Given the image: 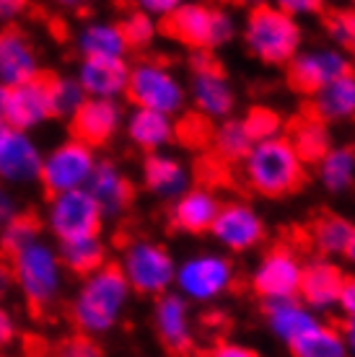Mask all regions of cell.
I'll list each match as a JSON object with an SVG mask.
<instances>
[{"label": "cell", "mask_w": 355, "mask_h": 357, "mask_svg": "<svg viewBox=\"0 0 355 357\" xmlns=\"http://www.w3.org/2000/svg\"><path fill=\"white\" fill-rule=\"evenodd\" d=\"M127 287L130 285H127L122 264L107 261V264L83 285L78 298L71 301L60 313L75 326V329L83 331V334L109 329V326L115 324L117 313H119V305L124 303Z\"/></svg>", "instance_id": "cell-1"}, {"label": "cell", "mask_w": 355, "mask_h": 357, "mask_svg": "<svg viewBox=\"0 0 355 357\" xmlns=\"http://www.w3.org/2000/svg\"><path fill=\"white\" fill-rule=\"evenodd\" d=\"M247 178L259 195L285 197L303 187L306 174H303V163L291 151V145L283 137H273L249 151Z\"/></svg>", "instance_id": "cell-2"}, {"label": "cell", "mask_w": 355, "mask_h": 357, "mask_svg": "<svg viewBox=\"0 0 355 357\" xmlns=\"http://www.w3.org/2000/svg\"><path fill=\"white\" fill-rule=\"evenodd\" d=\"M55 70H36L29 81L6 86L3 96V125L10 132H24L42 119H55V91L60 86Z\"/></svg>", "instance_id": "cell-3"}, {"label": "cell", "mask_w": 355, "mask_h": 357, "mask_svg": "<svg viewBox=\"0 0 355 357\" xmlns=\"http://www.w3.org/2000/svg\"><path fill=\"white\" fill-rule=\"evenodd\" d=\"M13 280L24 290L29 316L39 324H52L60 313L57 303H55L57 275H55L52 254L42 246L27 249L13 264Z\"/></svg>", "instance_id": "cell-4"}, {"label": "cell", "mask_w": 355, "mask_h": 357, "mask_svg": "<svg viewBox=\"0 0 355 357\" xmlns=\"http://www.w3.org/2000/svg\"><path fill=\"white\" fill-rule=\"evenodd\" d=\"M301 31L294 18L280 8L259 6L249 13L247 24V45L265 63H285L298 50Z\"/></svg>", "instance_id": "cell-5"}, {"label": "cell", "mask_w": 355, "mask_h": 357, "mask_svg": "<svg viewBox=\"0 0 355 357\" xmlns=\"http://www.w3.org/2000/svg\"><path fill=\"white\" fill-rule=\"evenodd\" d=\"M161 34L192 50H208L231 36V18L205 6H177L161 18Z\"/></svg>", "instance_id": "cell-6"}, {"label": "cell", "mask_w": 355, "mask_h": 357, "mask_svg": "<svg viewBox=\"0 0 355 357\" xmlns=\"http://www.w3.org/2000/svg\"><path fill=\"white\" fill-rule=\"evenodd\" d=\"M91 171H94V155L89 148L73 143V140L65 143L39 166L36 178L42 187V197L55 205L60 197L71 195L83 181H89Z\"/></svg>", "instance_id": "cell-7"}, {"label": "cell", "mask_w": 355, "mask_h": 357, "mask_svg": "<svg viewBox=\"0 0 355 357\" xmlns=\"http://www.w3.org/2000/svg\"><path fill=\"white\" fill-rule=\"evenodd\" d=\"M124 96L143 112H159L164 116L182 107V89L159 60L140 63L127 75Z\"/></svg>", "instance_id": "cell-8"}, {"label": "cell", "mask_w": 355, "mask_h": 357, "mask_svg": "<svg viewBox=\"0 0 355 357\" xmlns=\"http://www.w3.org/2000/svg\"><path fill=\"white\" fill-rule=\"evenodd\" d=\"M101 207L96 199L75 189L71 195L60 197L52 207V231L60 238V243H78V241H94L101 233Z\"/></svg>", "instance_id": "cell-9"}, {"label": "cell", "mask_w": 355, "mask_h": 357, "mask_svg": "<svg viewBox=\"0 0 355 357\" xmlns=\"http://www.w3.org/2000/svg\"><path fill=\"white\" fill-rule=\"evenodd\" d=\"M124 277L127 285L135 287L140 295H159L174 277V264L166 249L156 243H133L124 261Z\"/></svg>", "instance_id": "cell-10"}, {"label": "cell", "mask_w": 355, "mask_h": 357, "mask_svg": "<svg viewBox=\"0 0 355 357\" xmlns=\"http://www.w3.org/2000/svg\"><path fill=\"white\" fill-rule=\"evenodd\" d=\"M119 122V109L109 98H83L71 114L68 132L73 143L83 148H104Z\"/></svg>", "instance_id": "cell-11"}, {"label": "cell", "mask_w": 355, "mask_h": 357, "mask_svg": "<svg viewBox=\"0 0 355 357\" xmlns=\"http://www.w3.org/2000/svg\"><path fill=\"white\" fill-rule=\"evenodd\" d=\"M347 75H355L353 65L347 63L342 54L338 52H311L301 54L291 63V70H288V83L291 89H296L298 93H319L324 86H329L338 78H347Z\"/></svg>", "instance_id": "cell-12"}, {"label": "cell", "mask_w": 355, "mask_h": 357, "mask_svg": "<svg viewBox=\"0 0 355 357\" xmlns=\"http://www.w3.org/2000/svg\"><path fill=\"white\" fill-rule=\"evenodd\" d=\"M301 267L291 246H275L259 264L254 275V290L267 301H291L298 293Z\"/></svg>", "instance_id": "cell-13"}, {"label": "cell", "mask_w": 355, "mask_h": 357, "mask_svg": "<svg viewBox=\"0 0 355 357\" xmlns=\"http://www.w3.org/2000/svg\"><path fill=\"white\" fill-rule=\"evenodd\" d=\"M36 73L34 45L18 24L0 29V81L3 86H16L29 81Z\"/></svg>", "instance_id": "cell-14"}, {"label": "cell", "mask_w": 355, "mask_h": 357, "mask_svg": "<svg viewBox=\"0 0 355 357\" xmlns=\"http://www.w3.org/2000/svg\"><path fill=\"white\" fill-rule=\"evenodd\" d=\"M156 331L169 357H195V344L187 324V308L177 295H161L156 303Z\"/></svg>", "instance_id": "cell-15"}, {"label": "cell", "mask_w": 355, "mask_h": 357, "mask_svg": "<svg viewBox=\"0 0 355 357\" xmlns=\"http://www.w3.org/2000/svg\"><path fill=\"white\" fill-rule=\"evenodd\" d=\"M210 231L233 251L252 249L265 236L262 220L254 215V210H249L247 205H239V202L218 207V215H215Z\"/></svg>", "instance_id": "cell-16"}, {"label": "cell", "mask_w": 355, "mask_h": 357, "mask_svg": "<svg viewBox=\"0 0 355 357\" xmlns=\"http://www.w3.org/2000/svg\"><path fill=\"white\" fill-rule=\"evenodd\" d=\"M233 269L231 264L221 257H200L184 264V269L179 272V285L184 287L192 298L208 301L221 295L223 290L231 287Z\"/></svg>", "instance_id": "cell-17"}, {"label": "cell", "mask_w": 355, "mask_h": 357, "mask_svg": "<svg viewBox=\"0 0 355 357\" xmlns=\"http://www.w3.org/2000/svg\"><path fill=\"white\" fill-rule=\"evenodd\" d=\"M285 143L291 145V151L296 153V158H298L301 163L303 161L317 163L329 153L327 127H324V122H321L319 116L314 114L309 107L303 109L296 119H291Z\"/></svg>", "instance_id": "cell-18"}, {"label": "cell", "mask_w": 355, "mask_h": 357, "mask_svg": "<svg viewBox=\"0 0 355 357\" xmlns=\"http://www.w3.org/2000/svg\"><path fill=\"white\" fill-rule=\"evenodd\" d=\"M89 195L96 199L101 213H124L133 205L135 187L130 184V178H124L112 163H101L91 171Z\"/></svg>", "instance_id": "cell-19"}, {"label": "cell", "mask_w": 355, "mask_h": 357, "mask_svg": "<svg viewBox=\"0 0 355 357\" xmlns=\"http://www.w3.org/2000/svg\"><path fill=\"white\" fill-rule=\"evenodd\" d=\"M127 65L122 57H86L80 68V89L94 96L109 98L127 86Z\"/></svg>", "instance_id": "cell-20"}, {"label": "cell", "mask_w": 355, "mask_h": 357, "mask_svg": "<svg viewBox=\"0 0 355 357\" xmlns=\"http://www.w3.org/2000/svg\"><path fill=\"white\" fill-rule=\"evenodd\" d=\"M42 228H45V220H42V215L36 213L34 207H27V210L13 215L6 223V228H3V236H0V261L13 267L18 257L34 246Z\"/></svg>", "instance_id": "cell-21"}, {"label": "cell", "mask_w": 355, "mask_h": 357, "mask_svg": "<svg viewBox=\"0 0 355 357\" xmlns=\"http://www.w3.org/2000/svg\"><path fill=\"white\" fill-rule=\"evenodd\" d=\"M342 282H345V277L338 267H332L327 261H314L306 269H301L298 290H301L306 303L324 308V305H332L340 301Z\"/></svg>", "instance_id": "cell-22"}, {"label": "cell", "mask_w": 355, "mask_h": 357, "mask_svg": "<svg viewBox=\"0 0 355 357\" xmlns=\"http://www.w3.org/2000/svg\"><path fill=\"white\" fill-rule=\"evenodd\" d=\"M215 215H218L215 197L210 192H205V189H195V192H187L174 205V210H171V225L177 231L203 233L213 228Z\"/></svg>", "instance_id": "cell-23"}, {"label": "cell", "mask_w": 355, "mask_h": 357, "mask_svg": "<svg viewBox=\"0 0 355 357\" xmlns=\"http://www.w3.org/2000/svg\"><path fill=\"white\" fill-rule=\"evenodd\" d=\"M306 107L319 116L321 122L355 116V75L338 78V81H332L329 86H324Z\"/></svg>", "instance_id": "cell-24"}, {"label": "cell", "mask_w": 355, "mask_h": 357, "mask_svg": "<svg viewBox=\"0 0 355 357\" xmlns=\"http://www.w3.org/2000/svg\"><path fill=\"white\" fill-rule=\"evenodd\" d=\"M195 101L197 107L203 109V114L210 119V116H226L233 107V93L226 83V75H223V68L218 70H208V73H195Z\"/></svg>", "instance_id": "cell-25"}, {"label": "cell", "mask_w": 355, "mask_h": 357, "mask_svg": "<svg viewBox=\"0 0 355 357\" xmlns=\"http://www.w3.org/2000/svg\"><path fill=\"white\" fill-rule=\"evenodd\" d=\"M350 236H353V225L345 218L335 213H319L311 220L306 241H311V246L319 249L321 254H345Z\"/></svg>", "instance_id": "cell-26"}, {"label": "cell", "mask_w": 355, "mask_h": 357, "mask_svg": "<svg viewBox=\"0 0 355 357\" xmlns=\"http://www.w3.org/2000/svg\"><path fill=\"white\" fill-rule=\"evenodd\" d=\"M39 155L21 132H10L0 148V176L31 178L39 174Z\"/></svg>", "instance_id": "cell-27"}, {"label": "cell", "mask_w": 355, "mask_h": 357, "mask_svg": "<svg viewBox=\"0 0 355 357\" xmlns=\"http://www.w3.org/2000/svg\"><path fill=\"white\" fill-rule=\"evenodd\" d=\"M296 357H345V342L342 334L332 326L311 324L309 329H303L298 337L288 342Z\"/></svg>", "instance_id": "cell-28"}, {"label": "cell", "mask_w": 355, "mask_h": 357, "mask_svg": "<svg viewBox=\"0 0 355 357\" xmlns=\"http://www.w3.org/2000/svg\"><path fill=\"white\" fill-rule=\"evenodd\" d=\"M60 264L73 277H94L99 269L107 264V249L104 243L94 241H78V243H60Z\"/></svg>", "instance_id": "cell-29"}, {"label": "cell", "mask_w": 355, "mask_h": 357, "mask_svg": "<svg viewBox=\"0 0 355 357\" xmlns=\"http://www.w3.org/2000/svg\"><path fill=\"white\" fill-rule=\"evenodd\" d=\"M143 176H145V187L159 192V195H174L187 184V174L177 161L164 158V155H151L145 158L143 166Z\"/></svg>", "instance_id": "cell-30"}, {"label": "cell", "mask_w": 355, "mask_h": 357, "mask_svg": "<svg viewBox=\"0 0 355 357\" xmlns=\"http://www.w3.org/2000/svg\"><path fill=\"white\" fill-rule=\"evenodd\" d=\"M267 319H270V326L275 329L277 337H283L285 342H291L303 329H309L311 324H317L306 313V308H301L294 301H273L267 305Z\"/></svg>", "instance_id": "cell-31"}, {"label": "cell", "mask_w": 355, "mask_h": 357, "mask_svg": "<svg viewBox=\"0 0 355 357\" xmlns=\"http://www.w3.org/2000/svg\"><path fill=\"white\" fill-rule=\"evenodd\" d=\"M252 148H254V143L249 140L241 122H226L223 127H218L213 132V143H210V153L218 155L221 161H226L229 166L247 158Z\"/></svg>", "instance_id": "cell-32"}, {"label": "cell", "mask_w": 355, "mask_h": 357, "mask_svg": "<svg viewBox=\"0 0 355 357\" xmlns=\"http://www.w3.org/2000/svg\"><path fill=\"white\" fill-rule=\"evenodd\" d=\"M130 137L135 143L145 148V151H153L159 145L169 143L171 140V122L169 116L159 114V112H138L130 122Z\"/></svg>", "instance_id": "cell-33"}, {"label": "cell", "mask_w": 355, "mask_h": 357, "mask_svg": "<svg viewBox=\"0 0 355 357\" xmlns=\"http://www.w3.org/2000/svg\"><path fill=\"white\" fill-rule=\"evenodd\" d=\"M355 176V148H338L321 158V178L332 192L350 187Z\"/></svg>", "instance_id": "cell-34"}, {"label": "cell", "mask_w": 355, "mask_h": 357, "mask_svg": "<svg viewBox=\"0 0 355 357\" xmlns=\"http://www.w3.org/2000/svg\"><path fill=\"white\" fill-rule=\"evenodd\" d=\"M213 125L205 114H187L177 122V127H171V135H177V140L184 148H192V151H203V148H210L213 143Z\"/></svg>", "instance_id": "cell-35"}, {"label": "cell", "mask_w": 355, "mask_h": 357, "mask_svg": "<svg viewBox=\"0 0 355 357\" xmlns=\"http://www.w3.org/2000/svg\"><path fill=\"white\" fill-rule=\"evenodd\" d=\"M83 52L86 57H119L124 45L115 26H94L83 34Z\"/></svg>", "instance_id": "cell-36"}, {"label": "cell", "mask_w": 355, "mask_h": 357, "mask_svg": "<svg viewBox=\"0 0 355 357\" xmlns=\"http://www.w3.org/2000/svg\"><path fill=\"white\" fill-rule=\"evenodd\" d=\"M115 29L119 39H122L124 50H140V47H145L153 39L151 18H148V13H140V10H135L127 18H122L119 24H115Z\"/></svg>", "instance_id": "cell-37"}, {"label": "cell", "mask_w": 355, "mask_h": 357, "mask_svg": "<svg viewBox=\"0 0 355 357\" xmlns=\"http://www.w3.org/2000/svg\"><path fill=\"white\" fill-rule=\"evenodd\" d=\"M244 130H247L249 140L257 145V143H265V140H273L280 130V116L273 112V109H265V107H254L244 116Z\"/></svg>", "instance_id": "cell-38"}, {"label": "cell", "mask_w": 355, "mask_h": 357, "mask_svg": "<svg viewBox=\"0 0 355 357\" xmlns=\"http://www.w3.org/2000/svg\"><path fill=\"white\" fill-rule=\"evenodd\" d=\"M52 357H104V349L91 334L73 331L52 344Z\"/></svg>", "instance_id": "cell-39"}, {"label": "cell", "mask_w": 355, "mask_h": 357, "mask_svg": "<svg viewBox=\"0 0 355 357\" xmlns=\"http://www.w3.org/2000/svg\"><path fill=\"white\" fill-rule=\"evenodd\" d=\"M195 176L205 187V192H208L210 187H223V184H229V178H231V166H229L226 161H221L218 155H213V153H208V155H203V158H197Z\"/></svg>", "instance_id": "cell-40"}, {"label": "cell", "mask_w": 355, "mask_h": 357, "mask_svg": "<svg viewBox=\"0 0 355 357\" xmlns=\"http://www.w3.org/2000/svg\"><path fill=\"white\" fill-rule=\"evenodd\" d=\"M80 101H83V89H80V83H73V81H65V78H62L57 91H55V104H52L55 119L62 114H73Z\"/></svg>", "instance_id": "cell-41"}, {"label": "cell", "mask_w": 355, "mask_h": 357, "mask_svg": "<svg viewBox=\"0 0 355 357\" xmlns=\"http://www.w3.org/2000/svg\"><path fill=\"white\" fill-rule=\"evenodd\" d=\"M324 24H327L329 34L340 39L342 45H347L350 39V24H353V10H332L324 16Z\"/></svg>", "instance_id": "cell-42"}, {"label": "cell", "mask_w": 355, "mask_h": 357, "mask_svg": "<svg viewBox=\"0 0 355 357\" xmlns=\"http://www.w3.org/2000/svg\"><path fill=\"white\" fill-rule=\"evenodd\" d=\"M195 357H259V355L247 347H239V344L221 342V344H215V347L208 349V352H195Z\"/></svg>", "instance_id": "cell-43"}, {"label": "cell", "mask_w": 355, "mask_h": 357, "mask_svg": "<svg viewBox=\"0 0 355 357\" xmlns=\"http://www.w3.org/2000/svg\"><path fill=\"white\" fill-rule=\"evenodd\" d=\"M350 319H355V280H345L342 282V290H340V301H338Z\"/></svg>", "instance_id": "cell-44"}, {"label": "cell", "mask_w": 355, "mask_h": 357, "mask_svg": "<svg viewBox=\"0 0 355 357\" xmlns=\"http://www.w3.org/2000/svg\"><path fill=\"white\" fill-rule=\"evenodd\" d=\"M319 3H311V0H291V3H283V13L294 16V13H309V10H319Z\"/></svg>", "instance_id": "cell-45"}, {"label": "cell", "mask_w": 355, "mask_h": 357, "mask_svg": "<svg viewBox=\"0 0 355 357\" xmlns=\"http://www.w3.org/2000/svg\"><path fill=\"white\" fill-rule=\"evenodd\" d=\"M10 342H13V321L8 313L0 308V349L8 347Z\"/></svg>", "instance_id": "cell-46"}, {"label": "cell", "mask_w": 355, "mask_h": 357, "mask_svg": "<svg viewBox=\"0 0 355 357\" xmlns=\"http://www.w3.org/2000/svg\"><path fill=\"white\" fill-rule=\"evenodd\" d=\"M13 267H8L6 261H0V298L8 293V287L13 285Z\"/></svg>", "instance_id": "cell-47"}, {"label": "cell", "mask_w": 355, "mask_h": 357, "mask_svg": "<svg viewBox=\"0 0 355 357\" xmlns=\"http://www.w3.org/2000/svg\"><path fill=\"white\" fill-rule=\"evenodd\" d=\"M342 342H345V349H350L355 355V319H347L345 326H342Z\"/></svg>", "instance_id": "cell-48"}, {"label": "cell", "mask_w": 355, "mask_h": 357, "mask_svg": "<svg viewBox=\"0 0 355 357\" xmlns=\"http://www.w3.org/2000/svg\"><path fill=\"white\" fill-rule=\"evenodd\" d=\"M177 8V3H169V0H161V3H143V10H159V13H171Z\"/></svg>", "instance_id": "cell-49"}, {"label": "cell", "mask_w": 355, "mask_h": 357, "mask_svg": "<svg viewBox=\"0 0 355 357\" xmlns=\"http://www.w3.org/2000/svg\"><path fill=\"white\" fill-rule=\"evenodd\" d=\"M24 3H0V16H13L16 10H24Z\"/></svg>", "instance_id": "cell-50"}, {"label": "cell", "mask_w": 355, "mask_h": 357, "mask_svg": "<svg viewBox=\"0 0 355 357\" xmlns=\"http://www.w3.org/2000/svg\"><path fill=\"white\" fill-rule=\"evenodd\" d=\"M345 254L355 261V228H353V236H350V243H347V251H345Z\"/></svg>", "instance_id": "cell-51"}, {"label": "cell", "mask_w": 355, "mask_h": 357, "mask_svg": "<svg viewBox=\"0 0 355 357\" xmlns=\"http://www.w3.org/2000/svg\"><path fill=\"white\" fill-rule=\"evenodd\" d=\"M347 45L355 52V10H353V24H350V39H347Z\"/></svg>", "instance_id": "cell-52"}, {"label": "cell", "mask_w": 355, "mask_h": 357, "mask_svg": "<svg viewBox=\"0 0 355 357\" xmlns=\"http://www.w3.org/2000/svg\"><path fill=\"white\" fill-rule=\"evenodd\" d=\"M10 135V130L6 125H3V119H0V148H3V143H6V137Z\"/></svg>", "instance_id": "cell-53"}, {"label": "cell", "mask_w": 355, "mask_h": 357, "mask_svg": "<svg viewBox=\"0 0 355 357\" xmlns=\"http://www.w3.org/2000/svg\"><path fill=\"white\" fill-rule=\"evenodd\" d=\"M8 213V202H6V197H0V218Z\"/></svg>", "instance_id": "cell-54"}]
</instances>
